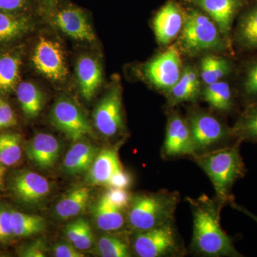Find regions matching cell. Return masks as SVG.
I'll return each mask as SVG.
<instances>
[{"label":"cell","mask_w":257,"mask_h":257,"mask_svg":"<svg viewBox=\"0 0 257 257\" xmlns=\"http://www.w3.org/2000/svg\"><path fill=\"white\" fill-rule=\"evenodd\" d=\"M38 10L42 11L44 14H46L52 10L56 5L58 4L61 0H36Z\"/></svg>","instance_id":"b9f144b4"},{"label":"cell","mask_w":257,"mask_h":257,"mask_svg":"<svg viewBox=\"0 0 257 257\" xmlns=\"http://www.w3.org/2000/svg\"><path fill=\"white\" fill-rule=\"evenodd\" d=\"M15 238L11 221V210L0 207V243H6Z\"/></svg>","instance_id":"8d00e7d4"},{"label":"cell","mask_w":257,"mask_h":257,"mask_svg":"<svg viewBox=\"0 0 257 257\" xmlns=\"http://www.w3.org/2000/svg\"><path fill=\"white\" fill-rule=\"evenodd\" d=\"M93 116L98 131L106 138H114L124 131L122 97L119 84L109 88L98 102Z\"/></svg>","instance_id":"8fae6325"},{"label":"cell","mask_w":257,"mask_h":257,"mask_svg":"<svg viewBox=\"0 0 257 257\" xmlns=\"http://www.w3.org/2000/svg\"><path fill=\"white\" fill-rule=\"evenodd\" d=\"M240 45L248 50H257V8L242 15L236 31Z\"/></svg>","instance_id":"f546056e"},{"label":"cell","mask_w":257,"mask_h":257,"mask_svg":"<svg viewBox=\"0 0 257 257\" xmlns=\"http://www.w3.org/2000/svg\"><path fill=\"white\" fill-rule=\"evenodd\" d=\"M90 190L87 187H79L67 192L57 202L55 213L61 219H69L78 215L85 209Z\"/></svg>","instance_id":"d4e9b609"},{"label":"cell","mask_w":257,"mask_h":257,"mask_svg":"<svg viewBox=\"0 0 257 257\" xmlns=\"http://www.w3.org/2000/svg\"><path fill=\"white\" fill-rule=\"evenodd\" d=\"M122 168L117 150L106 148L98 152L92 166L88 170L87 181L93 185H104L113 174Z\"/></svg>","instance_id":"ac0fdd59"},{"label":"cell","mask_w":257,"mask_h":257,"mask_svg":"<svg viewBox=\"0 0 257 257\" xmlns=\"http://www.w3.org/2000/svg\"><path fill=\"white\" fill-rule=\"evenodd\" d=\"M104 197L113 206L123 211L128 209L133 198L126 189L112 187H109V189L104 193Z\"/></svg>","instance_id":"836d02e7"},{"label":"cell","mask_w":257,"mask_h":257,"mask_svg":"<svg viewBox=\"0 0 257 257\" xmlns=\"http://www.w3.org/2000/svg\"><path fill=\"white\" fill-rule=\"evenodd\" d=\"M91 226L86 219L79 218L77 220L72 221L67 225L64 233L67 239L72 244L85 234L88 231L91 230Z\"/></svg>","instance_id":"d590c367"},{"label":"cell","mask_w":257,"mask_h":257,"mask_svg":"<svg viewBox=\"0 0 257 257\" xmlns=\"http://www.w3.org/2000/svg\"><path fill=\"white\" fill-rule=\"evenodd\" d=\"M93 215L98 228L104 231H118L124 225V211L113 206L104 195L94 206Z\"/></svg>","instance_id":"603a6c76"},{"label":"cell","mask_w":257,"mask_h":257,"mask_svg":"<svg viewBox=\"0 0 257 257\" xmlns=\"http://www.w3.org/2000/svg\"><path fill=\"white\" fill-rule=\"evenodd\" d=\"M98 251L103 257L131 256L128 243L121 236L104 234L98 241Z\"/></svg>","instance_id":"1f68e13d"},{"label":"cell","mask_w":257,"mask_h":257,"mask_svg":"<svg viewBox=\"0 0 257 257\" xmlns=\"http://www.w3.org/2000/svg\"><path fill=\"white\" fill-rule=\"evenodd\" d=\"M179 43L181 50L189 55L225 48L222 35L215 23L209 16L194 9L185 13Z\"/></svg>","instance_id":"277c9868"},{"label":"cell","mask_w":257,"mask_h":257,"mask_svg":"<svg viewBox=\"0 0 257 257\" xmlns=\"http://www.w3.org/2000/svg\"><path fill=\"white\" fill-rule=\"evenodd\" d=\"M205 12L213 20L221 35L227 37L231 31L234 19L242 0H187Z\"/></svg>","instance_id":"5bb4252c"},{"label":"cell","mask_w":257,"mask_h":257,"mask_svg":"<svg viewBox=\"0 0 257 257\" xmlns=\"http://www.w3.org/2000/svg\"><path fill=\"white\" fill-rule=\"evenodd\" d=\"M231 64L224 57L207 55L200 64V77L206 85L221 81L231 72Z\"/></svg>","instance_id":"f1b7e54d"},{"label":"cell","mask_w":257,"mask_h":257,"mask_svg":"<svg viewBox=\"0 0 257 257\" xmlns=\"http://www.w3.org/2000/svg\"><path fill=\"white\" fill-rule=\"evenodd\" d=\"M195 155L192 134L187 119L177 112L171 113L167 119L162 156L165 159L192 157Z\"/></svg>","instance_id":"7c38bea8"},{"label":"cell","mask_w":257,"mask_h":257,"mask_svg":"<svg viewBox=\"0 0 257 257\" xmlns=\"http://www.w3.org/2000/svg\"><path fill=\"white\" fill-rule=\"evenodd\" d=\"M239 143L192 157L210 179L215 190L216 198L223 204L233 202L231 189L235 182L245 174Z\"/></svg>","instance_id":"7a4b0ae2"},{"label":"cell","mask_w":257,"mask_h":257,"mask_svg":"<svg viewBox=\"0 0 257 257\" xmlns=\"http://www.w3.org/2000/svg\"><path fill=\"white\" fill-rule=\"evenodd\" d=\"M187 121L192 134L195 155L216 150L219 148L218 146L232 137L230 128L207 111H192Z\"/></svg>","instance_id":"52a82bcc"},{"label":"cell","mask_w":257,"mask_h":257,"mask_svg":"<svg viewBox=\"0 0 257 257\" xmlns=\"http://www.w3.org/2000/svg\"><path fill=\"white\" fill-rule=\"evenodd\" d=\"M185 13L175 0H170L157 12L153 20V28L157 41L167 45L180 35L183 28Z\"/></svg>","instance_id":"4fadbf2b"},{"label":"cell","mask_w":257,"mask_h":257,"mask_svg":"<svg viewBox=\"0 0 257 257\" xmlns=\"http://www.w3.org/2000/svg\"><path fill=\"white\" fill-rule=\"evenodd\" d=\"M243 90L248 97L257 99V61L246 67L243 79Z\"/></svg>","instance_id":"e575fe53"},{"label":"cell","mask_w":257,"mask_h":257,"mask_svg":"<svg viewBox=\"0 0 257 257\" xmlns=\"http://www.w3.org/2000/svg\"><path fill=\"white\" fill-rule=\"evenodd\" d=\"M15 124H17V119L11 106L7 102L0 105V130Z\"/></svg>","instance_id":"f35d334b"},{"label":"cell","mask_w":257,"mask_h":257,"mask_svg":"<svg viewBox=\"0 0 257 257\" xmlns=\"http://www.w3.org/2000/svg\"><path fill=\"white\" fill-rule=\"evenodd\" d=\"M35 10H38L36 0H0V13L28 15Z\"/></svg>","instance_id":"d6a6232c"},{"label":"cell","mask_w":257,"mask_h":257,"mask_svg":"<svg viewBox=\"0 0 257 257\" xmlns=\"http://www.w3.org/2000/svg\"><path fill=\"white\" fill-rule=\"evenodd\" d=\"M60 149V144L55 137L47 133H39L29 143L27 154L39 168L48 170L58 160Z\"/></svg>","instance_id":"2e32d148"},{"label":"cell","mask_w":257,"mask_h":257,"mask_svg":"<svg viewBox=\"0 0 257 257\" xmlns=\"http://www.w3.org/2000/svg\"><path fill=\"white\" fill-rule=\"evenodd\" d=\"M132 184V177L123 168L113 174L106 186L112 188L127 189Z\"/></svg>","instance_id":"74e56055"},{"label":"cell","mask_w":257,"mask_h":257,"mask_svg":"<svg viewBox=\"0 0 257 257\" xmlns=\"http://www.w3.org/2000/svg\"><path fill=\"white\" fill-rule=\"evenodd\" d=\"M11 221L15 237H28L43 232L46 221L40 216L11 210Z\"/></svg>","instance_id":"83f0119b"},{"label":"cell","mask_w":257,"mask_h":257,"mask_svg":"<svg viewBox=\"0 0 257 257\" xmlns=\"http://www.w3.org/2000/svg\"><path fill=\"white\" fill-rule=\"evenodd\" d=\"M203 99L212 109L221 112L231 110L233 106L232 92L228 83L219 81L205 86Z\"/></svg>","instance_id":"4316f807"},{"label":"cell","mask_w":257,"mask_h":257,"mask_svg":"<svg viewBox=\"0 0 257 257\" xmlns=\"http://www.w3.org/2000/svg\"><path fill=\"white\" fill-rule=\"evenodd\" d=\"M230 133L239 142L257 143V101L243 111L234 126L230 128Z\"/></svg>","instance_id":"484cf974"},{"label":"cell","mask_w":257,"mask_h":257,"mask_svg":"<svg viewBox=\"0 0 257 257\" xmlns=\"http://www.w3.org/2000/svg\"><path fill=\"white\" fill-rule=\"evenodd\" d=\"M256 1H257V0H256Z\"/></svg>","instance_id":"bcb514c9"},{"label":"cell","mask_w":257,"mask_h":257,"mask_svg":"<svg viewBox=\"0 0 257 257\" xmlns=\"http://www.w3.org/2000/svg\"><path fill=\"white\" fill-rule=\"evenodd\" d=\"M179 201L178 192L167 189L138 194L132 198L128 224L133 229L142 231L174 221Z\"/></svg>","instance_id":"3957f363"},{"label":"cell","mask_w":257,"mask_h":257,"mask_svg":"<svg viewBox=\"0 0 257 257\" xmlns=\"http://www.w3.org/2000/svg\"><path fill=\"white\" fill-rule=\"evenodd\" d=\"M99 151V149L89 143L74 144L64 157V170L71 175L88 172Z\"/></svg>","instance_id":"ffe728a7"},{"label":"cell","mask_w":257,"mask_h":257,"mask_svg":"<svg viewBox=\"0 0 257 257\" xmlns=\"http://www.w3.org/2000/svg\"><path fill=\"white\" fill-rule=\"evenodd\" d=\"M183 70L179 48L172 45L145 65V75L156 89L168 93L178 82Z\"/></svg>","instance_id":"9c48e42d"},{"label":"cell","mask_w":257,"mask_h":257,"mask_svg":"<svg viewBox=\"0 0 257 257\" xmlns=\"http://www.w3.org/2000/svg\"><path fill=\"white\" fill-rule=\"evenodd\" d=\"M64 35L80 42H92L95 35L85 10L69 0H61L46 14Z\"/></svg>","instance_id":"ba28073f"},{"label":"cell","mask_w":257,"mask_h":257,"mask_svg":"<svg viewBox=\"0 0 257 257\" xmlns=\"http://www.w3.org/2000/svg\"><path fill=\"white\" fill-rule=\"evenodd\" d=\"M5 174V165L0 162V189L4 187V177Z\"/></svg>","instance_id":"ee69618b"},{"label":"cell","mask_w":257,"mask_h":257,"mask_svg":"<svg viewBox=\"0 0 257 257\" xmlns=\"http://www.w3.org/2000/svg\"><path fill=\"white\" fill-rule=\"evenodd\" d=\"M52 124L72 141L92 137L94 132L89 120L77 104L66 96L59 98L51 111Z\"/></svg>","instance_id":"30bf717a"},{"label":"cell","mask_w":257,"mask_h":257,"mask_svg":"<svg viewBox=\"0 0 257 257\" xmlns=\"http://www.w3.org/2000/svg\"><path fill=\"white\" fill-rule=\"evenodd\" d=\"M76 74L81 94L86 100H91L103 82L100 62L94 56L83 55L77 60Z\"/></svg>","instance_id":"9a60e30c"},{"label":"cell","mask_w":257,"mask_h":257,"mask_svg":"<svg viewBox=\"0 0 257 257\" xmlns=\"http://www.w3.org/2000/svg\"><path fill=\"white\" fill-rule=\"evenodd\" d=\"M13 187L17 197L26 203L40 202L50 192L47 179L30 171L18 174L13 180Z\"/></svg>","instance_id":"e0dca14e"},{"label":"cell","mask_w":257,"mask_h":257,"mask_svg":"<svg viewBox=\"0 0 257 257\" xmlns=\"http://www.w3.org/2000/svg\"><path fill=\"white\" fill-rule=\"evenodd\" d=\"M133 248L140 257L182 256L185 250L174 221L138 231Z\"/></svg>","instance_id":"5b68a950"},{"label":"cell","mask_w":257,"mask_h":257,"mask_svg":"<svg viewBox=\"0 0 257 257\" xmlns=\"http://www.w3.org/2000/svg\"><path fill=\"white\" fill-rule=\"evenodd\" d=\"M46 250L45 242L42 240H38L23 248L20 254L25 257H45L46 256Z\"/></svg>","instance_id":"ab89813d"},{"label":"cell","mask_w":257,"mask_h":257,"mask_svg":"<svg viewBox=\"0 0 257 257\" xmlns=\"http://www.w3.org/2000/svg\"><path fill=\"white\" fill-rule=\"evenodd\" d=\"M5 103V101L3 100V99H2L1 96H0V105H2V104H4Z\"/></svg>","instance_id":"f6af8a7d"},{"label":"cell","mask_w":257,"mask_h":257,"mask_svg":"<svg viewBox=\"0 0 257 257\" xmlns=\"http://www.w3.org/2000/svg\"><path fill=\"white\" fill-rule=\"evenodd\" d=\"M30 60L37 73L52 83L61 84L69 77V69L64 46L60 40L42 35L35 42Z\"/></svg>","instance_id":"8992f818"},{"label":"cell","mask_w":257,"mask_h":257,"mask_svg":"<svg viewBox=\"0 0 257 257\" xmlns=\"http://www.w3.org/2000/svg\"><path fill=\"white\" fill-rule=\"evenodd\" d=\"M54 253L57 257H83L84 255L79 252L75 246L66 243H59L54 247Z\"/></svg>","instance_id":"60d3db41"},{"label":"cell","mask_w":257,"mask_h":257,"mask_svg":"<svg viewBox=\"0 0 257 257\" xmlns=\"http://www.w3.org/2000/svg\"><path fill=\"white\" fill-rule=\"evenodd\" d=\"M200 93V81L199 73L194 67H186L178 82L170 92L169 102L174 106L186 101L197 100Z\"/></svg>","instance_id":"44dd1931"},{"label":"cell","mask_w":257,"mask_h":257,"mask_svg":"<svg viewBox=\"0 0 257 257\" xmlns=\"http://www.w3.org/2000/svg\"><path fill=\"white\" fill-rule=\"evenodd\" d=\"M17 96L24 114L28 119H35L41 112L45 104L43 93L34 83H19Z\"/></svg>","instance_id":"cb8c5ba5"},{"label":"cell","mask_w":257,"mask_h":257,"mask_svg":"<svg viewBox=\"0 0 257 257\" xmlns=\"http://www.w3.org/2000/svg\"><path fill=\"white\" fill-rule=\"evenodd\" d=\"M21 66L20 52L13 51L0 54V93L10 94L16 90Z\"/></svg>","instance_id":"7402d4cb"},{"label":"cell","mask_w":257,"mask_h":257,"mask_svg":"<svg viewBox=\"0 0 257 257\" xmlns=\"http://www.w3.org/2000/svg\"><path fill=\"white\" fill-rule=\"evenodd\" d=\"M22 157L21 137L17 133L0 135V162L5 166L16 165Z\"/></svg>","instance_id":"4dcf8cb0"},{"label":"cell","mask_w":257,"mask_h":257,"mask_svg":"<svg viewBox=\"0 0 257 257\" xmlns=\"http://www.w3.org/2000/svg\"><path fill=\"white\" fill-rule=\"evenodd\" d=\"M187 201L193 216L192 251L204 256H242L221 229L220 214L224 204L206 194L196 199L187 197Z\"/></svg>","instance_id":"6da1fadb"},{"label":"cell","mask_w":257,"mask_h":257,"mask_svg":"<svg viewBox=\"0 0 257 257\" xmlns=\"http://www.w3.org/2000/svg\"><path fill=\"white\" fill-rule=\"evenodd\" d=\"M34 27L32 14L12 15L0 13V45H8L28 35Z\"/></svg>","instance_id":"d6986e66"},{"label":"cell","mask_w":257,"mask_h":257,"mask_svg":"<svg viewBox=\"0 0 257 257\" xmlns=\"http://www.w3.org/2000/svg\"><path fill=\"white\" fill-rule=\"evenodd\" d=\"M231 207L234 208V209H236V210L241 211V212L243 213V214H246V215L249 216L251 219H252L253 221H256L257 223V216L255 215L254 214H253V213H251V211L247 210V209H245V208L238 205V204H236V203H234V202H231Z\"/></svg>","instance_id":"7bdbcfd3"}]
</instances>
